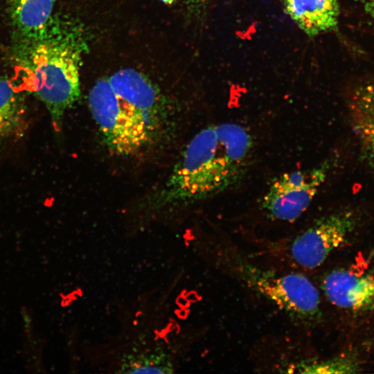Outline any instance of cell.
Returning <instances> with one entry per match:
<instances>
[{
    "mask_svg": "<svg viewBox=\"0 0 374 374\" xmlns=\"http://www.w3.org/2000/svg\"><path fill=\"white\" fill-rule=\"evenodd\" d=\"M17 35L14 54L24 87L44 104L60 131L65 112L80 96L88 34L78 19L53 14L38 32Z\"/></svg>",
    "mask_w": 374,
    "mask_h": 374,
    "instance_id": "6da1fadb",
    "label": "cell"
},
{
    "mask_svg": "<svg viewBox=\"0 0 374 374\" xmlns=\"http://www.w3.org/2000/svg\"><path fill=\"white\" fill-rule=\"evenodd\" d=\"M253 140L243 126L209 125L189 142L165 186L154 197L158 206L213 197L237 185L251 164Z\"/></svg>",
    "mask_w": 374,
    "mask_h": 374,
    "instance_id": "7a4b0ae2",
    "label": "cell"
},
{
    "mask_svg": "<svg viewBox=\"0 0 374 374\" xmlns=\"http://www.w3.org/2000/svg\"><path fill=\"white\" fill-rule=\"evenodd\" d=\"M216 262L229 274L258 292L294 319L317 317L320 296L314 285L301 274L276 273L258 268L232 247H216Z\"/></svg>",
    "mask_w": 374,
    "mask_h": 374,
    "instance_id": "3957f363",
    "label": "cell"
},
{
    "mask_svg": "<svg viewBox=\"0 0 374 374\" xmlns=\"http://www.w3.org/2000/svg\"><path fill=\"white\" fill-rule=\"evenodd\" d=\"M88 103L108 148L129 154L150 139L145 125L116 93L109 78L98 80L91 89Z\"/></svg>",
    "mask_w": 374,
    "mask_h": 374,
    "instance_id": "277c9868",
    "label": "cell"
},
{
    "mask_svg": "<svg viewBox=\"0 0 374 374\" xmlns=\"http://www.w3.org/2000/svg\"><path fill=\"white\" fill-rule=\"evenodd\" d=\"M330 162L309 170L281 175L272 181L261 199V208L271 220L293 222L308 208L325 181Z\"/></svg>",
    "mask_w": 374,
    "mask_h": 374,
    "instance_id": "5b68a950",
    "label": "cell"
},
{
    "mask_svg": "<svg viewBox=\"0 0 374 374\" xmlns=\"http://www.w3.org/2000/svg\"><path fill=\"white\" fill-rule=\"evenodd\" d=\"M356 221L355 213L349 210L321 217L292 241L291 258L305 269L319 267L333 251L344 244Z\"/></svg>",
    "mask_w": 374,
    "mask_h": 374,
    "instance_id": "8992f818",
    "label": "cell"
},
{
    "mask_svg": "<svg viewBox=\"0 0 374 374\" xmlns=\"http://www.w3.org/2000/svg\"><path fill=\"white\" fill-rule=\"evenodd\" d=\"M109 80L118 96L143 123L150 137L165 114L159 89L143 73L130 68L116 71Z\"/></svg>",
    "mask_w": 374,
    "mask_h": 374,
    "instance_id": "52a82bcc",
    "label": "cell"
},
{
    "mask_svg": "<svg viewBox=\"0 0 374 374\" xmlns=\"http://www.w3.org/2000/svg\"><path fill=\"white\" fill-rule=\"evenodd\" d=\"M322 289L335 305L352 310L374 308V276L339 269L323 278Z\"/></svg>",
    "mask_w": 374,
    "mask_h": 374,
    "instance_id": "ba28073f",
    "label": "cell"
},
{
    "mask_svg": "<svg viewBox=\"0 0 374 374\" xmlns=\"http://www.w3.org/2000/svg\"><path fill=\"white\" fill-rule=\"evenodd\" d=\"M285 12L308 36L334 30L338 24V0H280Z\"/></svg>",
    "mask_w": 374,
    "mask_h": 374,
    "instance_id": "9c48e42d",
    "label": "cell"
},
{
    "mask_svg": "<svg viewBox=\"0 0 374 374\" xmlns=\"http://www.w3.org/2000/svg\"><path fill=\"white\" fill-rule=\"evenodd\" d=\"M57 1L10 0L9 14L17 35H31L42 29L53 16Z\"/></svg>",
    "mask_w": 374,
    "mask_h": 374,
    "instance_id": "30bf717a",
    "label": "cell"
},
{
    "mask_svg": "<svg viewBox=\"0 0 374 374\" xmlns=\"http://www.w3.org/2000/svg\"><path fill=\"white\" fill-rule=\"evenodd\" d=\"M22 101L11 82L0 78V143L17 135L24 121Z\"/></svg>",
    "mask_w": 374,
    "mask_h": 374,
    "instance_id": "8fae6325",
    "label": "cell"
},
{
    "mask_svg": "<svg viewBox=\"0 0 374 374\" xmlns=\"http://www.w3.org/2000/svg\"><path fill=\"white\" fill-rule=\"evenodd\" d=\"M353 125L362 160L374 170V117L352 112Z\"/></svg>",
    "mask_w": 374,
    "mask_h": 374,
    "instance_id": "7c38bea8",
    "label": "cell"
},
{
    "mask_svg": "<svg viewBox=\"0 0 374 374\" xmlns=\"http://www.w3.org/2000/svg\"><path fill=\"white\" fill-rule=\"evenodd\" d=\"M302 373H353L359 368V363L350 355H341L322 362L301 363L294 367Z\"/></svg>",
    "mask_w": 374,
    "mask_h": 374,
    "instance_id": "4fadbf2b",
    "label": "cell"
},
{
    "mask_svg": "<svg viewBox=\"0 0 374 374\" xmlns=\"http://www.w3.org/2000/svg\"><path fill=\"white\" fill-rule=\"evenodd\" d=\"M159 355H139L128 357L122 366L125 373H170L171 365Z\"/></svg>",
    "mask_w": 374,
    "mask_h": 374,
    "instance_id": "5bb4252c",
    "label": "cell"
},
{
    "mask_svg": "<svg viewBox=\"0 0 374 374\" xmlns=\"http://www.w3.org/2000/svg\"><path fill=\"white\" fill-rule=\"evenodd\" d=\"M352 111L374 117V83L355 89L351 98Z\"/></svg>",
    "mask_w": 374,
    "mask_h": 374,
    "instance_id": "9a60e30c",
    "label": "cell"
},
{
    "mask_svg": "<svg viewBox=\"0 0 374 374\" xmlns=\"http://www.w3.org/2000/svg\"><path fill=\"white\" fill-rule=\"evenodd\" d=\"M210 0H184L188 11L195 15H199L206 7Z\"/></svg>",
    "mask_w": 374,
    "mask_h": 374,
    "instance_id": "2e32d148",
    "label": "cell"
},
{
    "mask_svg": "<svg viewBox=\"0 0 374 374\" xmlns=\"http://www.w3.org/2000/svg\"><path fill=\"white\" fill-rule=\"evenodd\" d=\"M366 6L370 12L374 15V0H365Z\"/></svg>",
    "mask_w": 374,
    "mask_h": 374,
    "instance_id": "e0dca14e",
    "label": "cell"
},
{
    "mask_svg": "<svg viewBox=\"0 0 374 374\" xmlns=\"http://www.w3.org/2000/svg\"><path fill=\"white\" fill-rule=\"evenodd\" d=\"M160 1L167 5H170L173 3L175 0H160Z\"/></svg>",
    "mask_w": 374,
    "mask_h": 374,
    "instance_id": "ac0fdd59",
    "label": "cell"
}]
</instances>
